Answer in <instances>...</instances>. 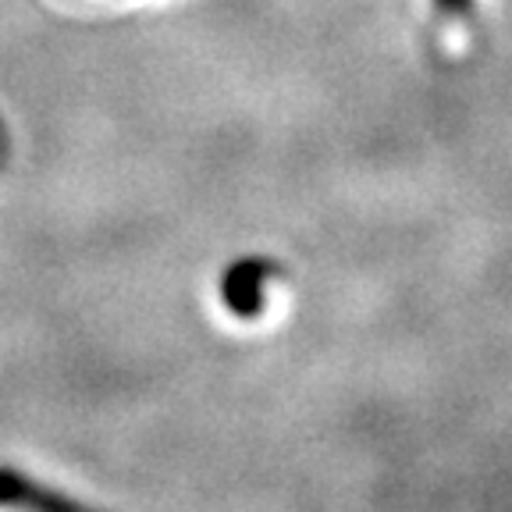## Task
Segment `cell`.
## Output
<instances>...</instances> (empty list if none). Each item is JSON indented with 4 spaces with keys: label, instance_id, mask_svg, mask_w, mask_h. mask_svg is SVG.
<instances>
[{
    "label": "cell",
    "instance_id": "obj_1",
    "mask_svg": "<svg viewBox=\"0 0 512 512\" xmlns=\"http://www.w3.org/2000/svg\"><path fill=\"white\" fill-rule=\"evenodd\" d=\"M274 274H278V267H274L271 260H264V256H246V260L232 264L221 278L224 306L242 320L256 317L260 306H264V288Z\"/></svg>",
    "mask_w": 512,
    "mask_h": 512
},
{
    "label": "cell",
    "instance_id": "obj_2",
    "mask_svg": "<svg viewBox=\"0 0 512 512\" xmlns=\"http://www.w3.org/2000/svg\"><path fill=\"white\" fill-rule=\"evenodd\" d=\"M0 509H18V512H100L89 505L75 502V498L61 495V491L47 488L40 480H32L29 473L0 466Z\"/></svg>",
    "mask_w": 512,
    "mask_h": 512
},
{
    "label": "cell",
    "instance_id": "obj_3",
    "mask_svg": "<svg viewBox=\"0 0 512 512\" xmlns=\"http://www.w3.org/2000/svg\"><path fill=\"white\" fill-rule=\"evenodd\" d=\"M470 8H473V0H438V11H441V15H445L452 25L466 22V15H470Z\"/></svg>",
    "mask_w": 512,
    "mask_h": 512
}]
</instances>
